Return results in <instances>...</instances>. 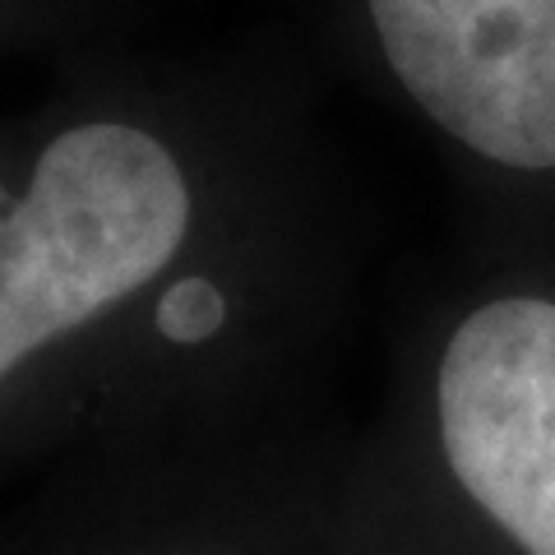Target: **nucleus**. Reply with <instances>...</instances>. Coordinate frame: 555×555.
<instances>
[{"label": "nucleus", "mask_w": 555, "mask_h": 555, "mask_svg": "<svg viewBox=\"0 0 555 555\" xmlns=\"http://www.w3.org/2000/svg\"><path fill=\"white\" fill-rule=\"evenodd\" d=\"M0 5H5V0H0Z\"/></svg>", "instance_id": "5"}, {"label": "nucleus", "mask_w": 555, "mask_h": 555, "mask_svg": "<svg viewBox=\"0 0 555 555\" xmlns=\"http://www.w3.org/2000/svg\"><path fill=\"white\" fill-rule=\"evenodd\" d=\"M366 264L361 190L278 42L65 112L0 158V416L83 357L190 422L287 408Z\"/></svg>", "instance_id": "1"}, {"label": "nucleus", "mask_w": 555, "mask_h": 555, "mask_svg": "<svg viewBox=\"0 0 555 555\" xmlns=\"http://www.w3.org/2000/svg\"><path fill=\"white\" fill-rule=\"evenodd\" d=\"M449 171L473 255H555V0H297Z\"/></svg>", "instance_id": "3"}, {"label": "nucleus", "mask_w": 555, "mask_h": 555, "mask_svg": "<svg viewBox=\"0 0 555 555\" xmlns=\"http://www.w3.org/2000/svg\"><path fill=\"white\" fill-rule=\"evenodd\" d=\"M278 408L218 444L181 542L149 555H334L338 481H310L283 440Z\"/></svg>", "instance_id": "4"}, {"label": "nucleus", "mask_w": 555, "mask_h": 555, "mask_svg": "<svg viewBox=\"0 0 555 555\" xmlns=\"http://www.w3.org/2000/svg\"><path fill=\"white\" fill-rule=\"evenodd\" d=\"M334 555H555V255H467L416 301Z\"/></svg>", "instance_id": "2"}]
</instances>
